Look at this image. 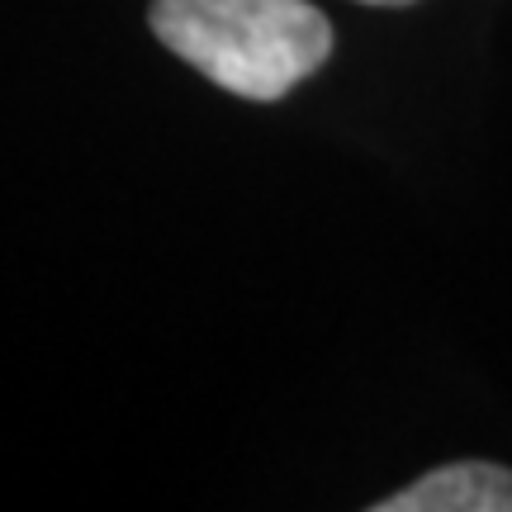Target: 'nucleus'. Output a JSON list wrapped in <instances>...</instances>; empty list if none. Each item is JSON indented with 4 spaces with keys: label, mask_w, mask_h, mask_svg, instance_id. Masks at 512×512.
Instances as JSON below:
<instances>
[{
    "label": "nucleus",
    "mask_w": 512,
    "mask_h": 512,
    "mask_svg": "<svg viewBox=\"0 0 512 512\" xmlns=\"http://www.w3.org/2000/svg\"><path fill=\"white\" fill-rule=\"evenodd\" d=\"M375 512H512V470L489 460H456L380 498Z\"/></svg>",
    "instance_id": "f03ea898"
},
{
    "label": "nucleus",
    "mask_w": 512,
    "mask_h": 512,
    "mask_svg": "<svg viewBox=\"0 0 512 512\" xmlns=\"http://www.w3.org/2000/svg\"><path fill=\"white\" fill-rule=\"evenodd\" d=\"M152 34L219 91L271 105L332 53V24L309 0H152Z\"/></svg>",
    "instance_id": "f257e3e1"
},
{
    "label": "nucleus",
    "mask_w": 512,
    "mask_h": 512,
    "mask_svg": "<svg viewBox=\"0 0 512 512\" xmlns=\"http://www.w3.org/2000/svg\"><path fill=\"white\" fill-rule=\"evenodd\" d=\"M361 5H413V0H361Z\"/></svg>",
    "instance_id": "7ed1b4c3"
}]
</instances>
